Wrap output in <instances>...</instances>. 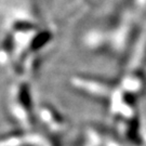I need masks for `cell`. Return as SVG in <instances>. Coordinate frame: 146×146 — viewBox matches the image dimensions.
<instances>
[{
  "instance_id": "cell-1",
  "label": "cell",
  "mask_w": 146,
  "mask_h": 146,
  "mask_svg": "<svg viewBox=\"0 0 146 146\" xmlns=\"http://www.w3.org/2000/svg\"><path fill=\"white\" fill-rule=\"evenodd\" d=\"M8 110L15 122L25 129H31L37 118L31 80L16 78L8 93Z\"/></svg>"
}]
</instances>
